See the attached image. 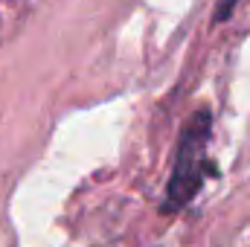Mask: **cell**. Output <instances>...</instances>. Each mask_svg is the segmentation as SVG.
I'll return each instance as SVG.
<instances>
[{"label":"cell","mask_w":250,"mask_h":247,"mask_svg":"<svg viewBox=\"0 0 250 247\" xmlns=\"http://www.w3.org/2000/svg\"><path fill=\"white\" fill-rule=\"evenodd\" d=\"M207 134H209V114L201 111L189 120L187 131H184V140H181V148H178V157H175V169H172V178H169V189H166V204H163L166 212L189 204L192 195L198 192L201 178L209 166L207 157H204Z\"/></svg>","instance_id":"cell-1"}]
</instances>
